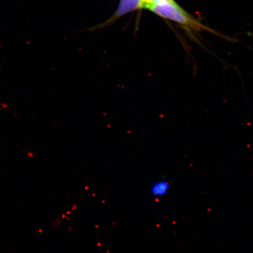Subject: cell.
Returning <instances> with one entry per match:
<instances>
[{"instance_id":"obj_1","label":"cell","mask_w":253,"mask_h":253,"mask_svg":"<svg viewBox=\"0 0 253 253\" xmlns=\"http://www.w3.org/2000/svg\"><path fill=\"white\" fill-rule=\"evenodd\" d=\"M145 9H149L161 17L176 22L189 32L212 31L188 14L175 1L160 4L150 3L147 4Z\"/></svg>"},{"instance_id":"obj_2","label":"cell","mask_w":253,"mask_h":253,"mask_svg":"<svg viewBox=\"0 0 253 253\" xmlns=\"http://www.w3.org/2000/svg\"><path fill=\"white\" fill-rule=\"evenodd\" d=\"M146 3L144 0H120V3L115 13L104 25L112 24L122 16L137 9H145Z\"/></svg>"},{"instance_id":"obj_3","label":"cell","mask_w":253,"mask_h":253,"mask_svg":"<svg viewBox=\"0 0 253 253\" xmlns=\"http://www.w3.org/2000/svg\"><path fill=\"white\" fill-rule=\"evenodd\" d=\"M170 188V184L166 180H160L152 185L150 192L152 196L155 198H162L166 197L169 194Z\"/></svg>"},{"instance_id":"obj_4","label":"cell","mask_w":253,"mask_h":253,"mask_svg":"<svg viewBox=\"0 0 253 253\" xmlns=\"http://www.w3.org/2000/svg\"><path fill=\"white\" fill-rule=\"evenodd\" d=\"M145 3H146V5L148 4H150V3H154V4H160V3L167 2H172L174 0H144ZM146 8V7H145Z\"/></svg>"}]
</instances>
